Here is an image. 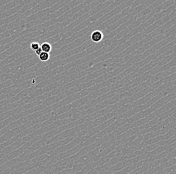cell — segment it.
Listing matches in <instances>:
<instances>
[{
    "label": "cell",
    "instance_id": "6da1fadb",
    "mask_svg": "<svg viewBox=\"0 0 176 174\" xmlns=\"http://www.w3.org/2000/svg\"><path fill=\"white\" fill-rule=\"evenodd\" d=\"M104 38V34L99 30H96L92 32L91 34V39L95 43L101 42Z\"/></svg>",
    "mask_w": 176,
    "mask_h": 174
},
{
    "label": "cell",
    "instance_id": "7a4b0ae2",
    "mask_svg": "<svg viewBox=\"0 0 176 174\" xmlns=\"http://www.w3.org/2000/svg\"><path fill=\"white\" fill-rule=\"evenodd\" d=\"M41 48L42 49L43 52H47V53H50V52L51 51L52 47L49 43L44 42L43 43H42L41 46Z\"/></svg>",
    "mask_w": 176,
    "mask_h": 174
},
{
    "label": "cell",
    "instance_id": "3957f363",
    "mask_svg": "<svg viewBox=\"0 0 176 174\" xmlns=\"http://www.w3.org/2000/svg\"><path fill=\"white\" fill-rule=\"evenodd\" d=\"M39 58L41 61L46 62L49 60L50 58V55L49 53L42 52L41 54L39 56Z\"/></svg>",
    "mask_w": 176,
    "mask_h": 174
},
{
    "label": "cell",
    "instance_id": "277c9868",
    "mask_svg": "<svg viewBox=\"0 0 176 174\" xmlns=\"http://www.w3.org/2000/svg\"><path fill=\"white\" fill-rule=\"evenodd\" d=\"M31 48L32 50L34 51H36V50H38L41 47L40 44L38 42H32V43L30 45Z\"/></svg>",
    "mask_w": 176,
    "mask_h": 174
},
{
    "label": "cell",
    "instance_id": "5b68a950",
    "mask_svg": "<svg viewBox=\"0 0 176 174\" xmlns=\"http://www.w3.org/2000/svg\"><path fill=\"white\" fill-rule=\"evenodd\" d=\"M42 52H43V51H42V49L40 47L39 49L36 50V51H35V53H36V55H37L38 56H39L40 54H41V53Z\"/></svg>",
    "mask_w": 176,
    "mask_h": 174
}]
</instances>
